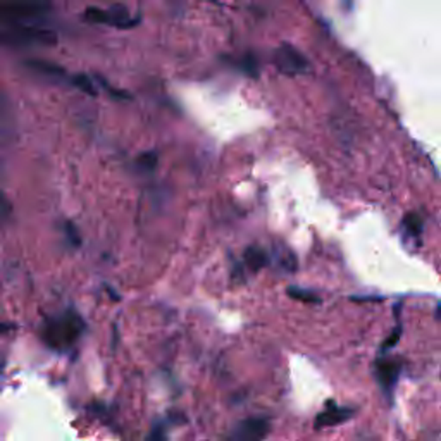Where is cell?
<instances>
[{"label":"cell","mask_w":441,"mask_h":441,"mask_svg":"<svg viewBox=\"0 0 441 441\" xmlns=\"http://www.w3.org/2000/svg\"><path fill=\"white\" fill-rule=\"evenodd\" d=\"M243 262L252 272H257L259 269H262L264 265H267V255H265L262 248L250 247L247 252H245Z\"/></svg>","instance_id":"cell-9"},{"label":"cell","mask_w":441,"mask_h":441,"mask_svg":"<svg viewBox=\"0 0 441 441\" xmlns=\"http://www.w3.org/2000/svg\"><path fill=\"white\" fill-rule=\"evenodd\" d=\"M137 162H138V166H140V169L152 171L154 167L157 166V155H155V152H145L138 157Z\"/></svg>","instance_id":"cell-14"},{"label":"cell","mask_w":441,"mask_h":441,"mask_svg":"<svg viewBox=\"0 0 441 441\" xmlns=\"http://www.w3.org/2000/svg\"><path fill=\"white\" fill-rule=\"evenodd\" d=\"M85 329V322L73 310L52 317L43 326V340L51 349L66 350L80 340Z\"/></svg>","instance_id":"cell-1"},{"label":"cell","mask_w":441,"mask_h":441,"mask_svg":"<svg viewBox=\"0 0 441 441\" xmlns=\"http://www.w3.org/2000/svg\"><path fill=\"white\" fill-rule=\"evenodd\" d=\"M242 69L245 73H247V75H250V76H257V60L254 59V57L252 55H247L243 59V63H242Z\"/></svg>","instance_id":"cell-15"},{"label":"cell","mask_w":441,"mask_h":441,"mask_svg":"<svg viewBox=\"0 0 441 441\" xmlns=\"http://www.w3.org/2000/svg\"><path fill=\"white\" fill-rule=\"evenodd\" d=\"M275 63L277 69H280L283 75L288 76L304 75V73L309 69L307 59H305L295 47H292V45H281V47L277 48Z\"/></svg>","instance_id":"cell-5"},{"label":"cell","mask_w":441,"mask_h":441,"mask_svg":"<svg viewBox=\"0 0 441 441\" xmlns=\"http://www.w3.org/2000/svg\"><path fill=\"white\" fill-rule=\"evenodd\" d=\"M354 415V410H349V408H341L336 407L334 403H329L326 410H322L319 415H317L316 420H314V427L316 430H326V427H334L338 424L345 423Z\"/></svg>","instance_id":"cell-7"},{"label":"cell","mask_w":441,"mask_h":441,"mask_svg":"<svg viewBox=\"0 0 441 441\" xmlns=\"http://www.w3.org/2000/svg\"><path fill=\"white\" fill-rule=\"evenodd\" d=\"M403 226H405V230L408 231V235L419 236L420 233H423L424 220H423V218H420L419 214L412 212V214H407L405 216V219H403Z\"/></svg>","instance_id":"cell-11"},{"label":"cell","mask_w":441,"mask_h":441,"mask_svg":"<svg viewBox=\"0 0 441 441\" xmlns=\"http://www.w3.org/2000/svg\"><path fill=\"white\" fill-rule=\"evenodd\" d=\"M288 297L295 298V300H300V302H307V304H319L321 302V298L317 297L314 292H310V289L297 288V287L288 288Z\"/></svg>","instance_id":"cell-12"},{"label":"cell","mask_w":441,"mask_h":441,"mask_svg":"<svg viewBox=\"0 0 441 441\" xmlns=\"http://www.w3.org/2000/svg\"><path fill=\"white\" fill-rule=\"evenodd\" d=\"M47 12H51L48 0H0V21H33Z\"/></svg>","instance_id":"cell-2"},{"label":"cell","mask_w":441,"mask_h":441,"mask_svg":"<svg viewBox=\"0 0 441 441\" xmlns=\"http://www.w3.org/2000/svg\"><path fill=\"white\" fill-rule=\"evenodd\" d=\"M85 18L88 19L90 23H97V24H110L114 28H119V30H128V28L137 26L138 19L132 18L128 9L122 6H114L110 7L109 11H102L97 9V7H90L85 12Z\"/></svg>","instance_id":"cell-4"},{"label":"cell","mask_w":441,"mask_h":441,"mask_svg":"<svg viewBox=\"0 0 441 441\" xmlns=\"http://www.w3.org/2000/svg\"><path fill=\"white\" fill-rule=\"evenodd\" d=\"M376 376H378L379 383H381L385 390H391L398 381L400 364L397 361L381 358V361L376 362Z\"/></svg>","instance_id":"cell-8"},{"label":"cell","mask_w":441,"mask_h":441,"mask_svg":"<svg viewBox=\"0 0 441 441\" xmlns=\"http://www.w3.org/2000/svg\"><path fill=\"white\" fill-rule=\"evenodd\" d=\"M398 336H400V328L397 326V328H395V333L391 334V336L385 341V345H383V350H388V349H391V346H395V343H397Z\"/></svg>","instance_id":"cell-17"},{"label":"cell","mask_w":441,"mask_h":441,"mask_svg":"<svg viewBox=\"0 0 441 441\" xmlns=\"http://www.w3.org/2000/svg\"><path fill=\"white\" fill-rule=\"evenodd\" d=\"M55 35L52 31L42 30V28L24 26V24L12 28V30L0 31V45H52L55 43Z\"/></svg>","instance_id":"cell-3"},{"label":"cell","mask_w":441,"mask_h":441,"mask_svg":"<svg viewBox=\"0 0 441 441\" xmlns=\"http://www.w3.org/2000/svg\"><path fill=\"white\" fill-rule=\"evenodd\" d=\"M73 85H75L76 88H80L81 92H85V93H88V95H92V97H95L97 95V90H95V87H93V83H92V80H90L88 76H85V75H76L75 78H73Z\"/></svg>","instance_id":"cell-13"},{"label":"cell","mask_w":441,"mask_h":441,"mask_svg":"<svg viewBox=\"0 0 441 441\" xmlns=\"http://www.w3.org/2000/svg\"><path fill=\"white\" fill-rule=\"evenodd\" d=\"M267 432H269L267 420L255 418V419L243 420V423L240 424L235 431H233L231 438L240 440V441H255V440L265 438Z\"/></svg>","instance_id":"cell-6"},{"label":"cell","mask_w":441,"mask_h":441,"mask_svg":"<svg viewBox=\"0 0 441 441\" xmlns=\"http://www.w3.org/2000/svg\"><path fill=\"white\" fill-rule=\"evenodd\" d=\"M9 216H11L9 202H7V198L4 197L2 193H0V223H2V220H6L7 218H9Z\"/></svg>","instance_id":"cell-16"},{"label":"cell","mask_w":441,"mask_h":441,"mask_svg":"<svg viewBox=\"0 0 441 441\" xmlns=\"http://www.w3.org/2000/svg\"><path fill=\"white\" fill-rule=\"evenodd\" d=\"M28 66L33 68L35 71L42 73V75L48 76V78H57V80H59V78L66 76V73H64L63 68L55 66V64H51V63H45V60H30Z\"/></svg>","instance_id":"cell-10"}]
</instances>
